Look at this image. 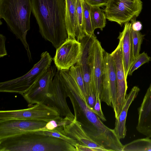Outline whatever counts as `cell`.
Wrapping results in <instances>:
<instances>
[{
	"mask_svg": "<svg viewBox=\"0 0 151 151\" xmlns=\"http://www.w3.org/2000/svg\"><path fill=\"white\" fill-rule=\"evenodd\" d=\"M63 127L65 134L76 140L78 143L88 146L95 151H109L93 140L75 119L69 124L63 126Z\"/></svg>",
	"mask_w": 151,
	"mask_h": 151,
	"instance_id": "obj_16",
	"label": "cell"
},
{
	"mask_svg": "<svg viewBox=\"0 0 151 151\" xmlns=\"http://www.w3.org/2000/svg\"><path fill=\"white\" fill-rule=\"evenodd\" d=\"M66 97L64 87L60 78V70H57L45 104L54 108L61 116L67 117L74 120V115L68 105Z\"/></svg>",
	"mask_w": 151,
	"mask_h": 151,
	"instance_id": "obj_11",
	"label": "cell"
},
{
	"mask_svg": "<svg viewBox=\"0 0 151 151\" xmlns=\"http://www.w3.org/2000/svg\"><path fill=\"white\" fill-rule=\"evenodd\" d=\"M0 151H76L62 139L30 131L0 139Z\"/></svg>",
	"mask_w": 151,
	"mask_h": 151,
	"instance_id": "obj_3",
	"label": "cell"
},
{
	"mask_svg": "<svg viewBox=\"0 0 151 151\" xmlns=\"http://www.w3.org/2000/svg\"><path fill=\"white\" fill-rule=\"evenodd\" d=\"M35 132L37 134L53 136L62 139L68 142L74 147L78 143L76 140L69 137L65 134L63 126L57 127L51 130H38Z\"/></svg>",
	"mask_w": 151,
	"mask_h": 151,
	"instance_id": "obj_24",
	"label": "cell"
},
{
	"mask_svg": "<svg viewBox=\"0 0 151 151\" xmlns=\"http://www.w3.org/2000/svg\"><path fill=\"white\" fill-rule=\"evenodd\" d=\"M32 8L31 0H0V18H3L24 45L29 61L32 60L26 40L30 28Z\"/></svg>",
	"mask_w": 151,
	"mask_h": 151,
	"instance_id": "obj_4",
	"label": "cell"
},
{
	"mask_svg": "<svg viewBox=\"0 0 151 151\" xmlns=\"http://www.w3.org/2000/svg\"><path fill=\"white\" fill-rule=\"evenodd\" d=\"M101 100L99 95L96 96V102L92 111L96 114L103 121L105 122L106 119L102 111Z\"/></svg>",
	"mask_w": 151,
	"mask_h": 151,
	"instance_id": "obj_30",
	"label": "cell"
},
{
	"mask_svg": "<svg viewBox=\"0 0 151 151\" xmlns=\"http://www.w3.org/2000/svg\"><path fill=\"white\" fill-rule=\"evenodd\" d=\"M81 54V43L68 39L56 49L53 60L57 70H68L78 62Z\"/></svg>",
	"mask_w": 151,
	"mask_h": 151,
	"instance_id": "obj_9",
	"label": "cell"
},
{
	"mask_svg": "<svg viewBox=\"0 0 151 151\" xmlns=\"http://www.w3.org/2000/svg\"><path fill=\"white\" fill-rule=\"evenodd\" d=\"M53 60L49 53H42L40 59L27 73L17 78L0 83V92L19 94L26 93L50 66Z\"/></svg>",
	"mask_w": 151,
	"mask_h": 151,
	"instance_id": "obj_5",
	"label": "cell"
},
{
	"mask_svg": "<svg viewBox=\"0 0 151 151\" xmlns=\"http://www.w3.org/2000/svg\"><path fill=\"white\" fill-rule=\"evenodd\" d=\"M73 120L67 117L63 118L60 116L56 119L49 121L44 128L39 130H52L57 127L68 124Z\"/></svg>",
	"mask_w": 151,
	"mask_h": 151,
	"instance_id": "obj_27",
	"label": "cell"
},
{
	"mask_svg": "<svg viewBox=\"0 0 151 151\" xmlns=\"http://www.w3.org/2000/svg\"><path fill=\"white\" fill-rule=\"evenodd\" d=\"M82 1V0H77L76 4L77 26L76 36L77 40L79 42L86 35Z\"/></svg>",
	"mask_w": 151,
	"mask_h": 151,
	"instance_id": "obj_23",
	"label": "cell"
},
{
	"mask_svg": "<svg viewBox=\"0 0 151 151\" xmlns=\"http://www.w3.org/2000/svg\"><path fill=\"white\" fill-rule=\"evenodd\" d=\"M93 30L99 28L101 30L105 27L106 19L105 13L99 6H91L90 12Z\"/></svg>",
	"mask_w": 151,
	"mask_h": 151,
	"instance_id": "obj_21",
	"label": "cell"
},
{
	"mask_svg": "<svg viewBox=\"0 0 151 151\" xmlns=\"http://www.w3.org/2000/svg\"><path fill=\"white\" fill-rule=\"evenodd\" d=\"M86 101L89 108L92 111L96 102V97L93 89H91Z\"/></svg>",
	"mask_w": 151,
	"mask_h": 151,
	"instance_id": "obj_31",
	"label": "cell"
},
{
	"mask_svg": "<svg viewBox=\"0 0 151 151\" xmlns=\"http://www.w3.org/2000/svg\"><path fill=\"white\" fill-rule=\"evenodd\" d=\"M82 5L86 35L92 36L95 35L93 30L90 15L91 6L82 0Z\"/></svg>",
	"mask_w": 151,
	"mask_h": 151,
	"instance_id": "obj_25",
	"label": "cell"
},
{
	"mask_svg": "<svg viewBox=\"0 0 151 151\" xmlns=\"http://www.w3.org/2000/svg\"><path fill=\"white\" fill-rule=\"evenodd\" d=\"M151 60V58L145 52L139 55L134 59L130 66L128 75L131 76L133 72L143 64L148 62Z\"/></svg>",
	"mask_w": 151,
	"mask_h": 151,
	"instance_id": "obj_28",
	"label": "cell"
},
{
	"mask_svg": "<svg viewBox=\"0 0 151 151\" xmlns=\"http://www.w3.org/2000/svg\"><path fill=\"white\" fill-rule=\"evenodd\" d=\"M138 112L137 130L147 137L151 138V83L138 109Z\"/></svg>",
	"mask_w": 151,
	"mask_h": 151,
	"instance_id": "obj_17",
	"label": "cell"
},
{
	"mask_svg": "<svg viewBox=\"0 0 151 151\" xmlns=\"http://www.w3.org/2000/svg\"><path fill=\"white\" fill-rule=\"evenodd\" d=\"M75 147L76 151H95L92 148L78 143H77Z\"/></svg>",
	"mask_w": 151,
	"mask_h": 151,
	"instance_id": "obj_35",
	"label": "cell"
},
{
	"mask_svg": "<svg viewBox=\"0 0 151 151\" xmlns=\"http://www.w3.org/2000/svg\"><path fill=\"white\" fill-rule=\"evenodd\" d=\"M100 42L96 38L93 44L91 84L96 97H101L103 71V50Z\"/></svg>",
	"mask_w": 151,
	"mask_h": 151,
	"instance_id": "obj_15",
	"label": "cell"
},
{
	"mask_svg": "<svg viewBox=\"0 0 151 151\" xmlns=\"http://www.w3.org/2000/svg\"><path fill=\"white\" fill-rule=\"evenodd\" d=\"M60 74L66 97L69 98L73 106L74 119L93 140L109 151H123L124 145L114 129L106 126L89 108L85 98L69 69L60 70Z\"/></svg>",
	"mask_w": 151,
	"mask_h": 151,
	"instance_id": "obj_1",
	"label": "cell"
},
{
	"mask_svg": "<svg viewBox=\"0 0 151 151\" xmlns=\"http://www.w3.org/2000/svg\"><path fill=\"white\" fill-rule=\"evenodd\" d=\"M139 91L137 86H134L127 95L125 100L118 117L116 118L115 132L120 139L125 137L127 132L126 121L128 109L130 105L137 96Z\"/></svg>",
	"mask_w": 151,
	"mask_h": 151,
	"instance_id": "obj_19",
	"label": "cell"
},
{
	"mask_svg": "<svg viewBox=\"0 0 151 151\" xmlns=\"http://www.w3.org/2000/svg\"><path fill=\"white\" fill-rule=\"evenodd\" d=\"M95 35H86L79 42L82 46V54L77 63L80 66L84 81L86 99L89 95L92 88L91 84V75L93 58V44Z\"/></svg>",
	"mask_w": 151,
	"mask_h": 151,
	"instance_id": "obj_14",
	"label": "cell"
},
{
	"mask_svg": "<svg viewBox=\"0 0 151 151\" xmlns=\"http://www.w3.org/2000/svg\"><path fill=\"white\" fill-rule=\"evenodd\" d=\"M91 6H106L109 0H83Z\"/></svg>",
	"mask_w": 151,
	"mask_h": 151,
	"instance_id": "obj_32",
	"label": "cell"
},
{
	"mask_svg": "<svg viewBox=\"0 0 151 151\" xmlns=\"http://www.w3.org/2000/svg\"><path fill=\"white\" fill-rule=\"evenodd\" d=\"M32 12L42 37L57 49L68 39L65 0H31Z\"/></svg>",
	"mask_w": 151,
	"mask_h": 151,
	"instance_id": "obj_2",
	"label": "cell"
},
{
	"mask_svg": "<svg viewBox=\"0 0 151 151\" xmlns=\"http://www.w3.org/2000/svg\"><path fill=\"white\" fill-rule=\"evenodd\" d=\"M132 29L131 23H126L123 30L120 32L118 38L121 43L123 64L126 78L130 67L134 60Z\"/></svg>",
	"mask_w": 151,
	"mask_h": 151,
	"instance_id": "obj_18",
	"label": "cell"
},
{
	"mask_svg": "<svg viewBox=\"0 0 151 151\" xmlns=\"http://www.w3.org/2000/svg\"><path fill=\"white\" fill-rule=\"evenodd\" d=\"M103 65L101 101L104 102L115 110L116 99V69L111 54L103 50Z\"/></svg>",
	"mask_w": 151,
	"mask_h": 151,
	"instance_id": "obj_8",
	"label": "cell"
},
{
	"mask_svg": "<svg viewBox=\"0 0 151 151\" xmlns=\"http://www.w3.org/2000/svg\"><path fill=\"white\" fill-rule=\"evenodd\" d=\"M132 32L133 44V56L134 60L140 54L141 46L145 35H142L140 31L133 30L132 28Z\"/></svg>",
	"mask_w": 151,
	"mask_h": 151,
	"instance_id": "obj_29",
	"label": "cell"
},
{
	"mask_svg": "<svg viewBox=\"0 0 151 151\" xmlns=\"http://www.w3.org/2000/svg\"><path fill=\"white\" fill-rule=\"evenodd\" d=\"M56 68L55 65L50 66L31 88L22 95L28 103L29 107L34 104H45Z\"/></svg>",
	"mask_w": 151,
	"mask_h": 151,
	"instance_id": "obj_10",
	"label": "cell"
},
{
	"mask_svg": "<svg viewBox=\"0 0 151 151\" xmlns=\"http://www.w3.org/2000/svg\"><path fill=\"white\" fill-rule=\"evenodd\" d=\"M69 70L71 74L77 83L86 98L84 81L80 66L76 63L75 65L72 66Z\"/></svg>",
	"mask_w": 151,
	"mask_h": 151,
	"instance_id": "obj_26",
	"label": "cell"
},
{
	"mask_svg": "<svg viewBox=\"0 0 151 151\" xmlns=\"http://www.w3.org/2000/svg\"><path fill=\"white\" fill-rule=\"evenodd\" d=\"M115 66L116 79V99L114 112L116 118L121 110L126 97L128 88L124 70L121 42L119 41L116 49L111 54Z\"/></svg>",
	"mask_w": 151,
	"mask_h": 151,
	"instance_id": "obj_12",
	"label": "cell"
},
{
	"mask_svg": "<svg viewBox=\"0 0 151 151\" xmlns=\"http://www.w3.org/2000/svg\"><path fill=\"white\" fill-rule=\"evenodd\" d=\"M77 0H65V24L68 39H76Z\"/></svg>",
	"mask_w": 151,
	"mask_h": 151,
	"instance_id": "obj_20",
	"label": "cell"
},
{
	"mask_svg": "<svg viewBox=\"0 0 151 151\" xmlns=\"http://www.w3.org/2000/svg\"><path fill=\"white\" fill-rule=\"evenodd\" d=\"M105 6L106 19L122 25L139 15L142 3L141 0H109Z\"/></svg>",
	"mask_w": 151,
	"mask_h": 151,
	"instance_id": "obj_6",
	"label": "cell"
},
{
	"mask_svg": "<svg viewBox=\"0 0 151 151\" xmlns=\"http://www.w3.org/2000/svg\"><path fill=\"white\" fill-rule=\"evenodd\" d=\"M130 21L132 29L135 31H140L142 28V25L140 22L136 21V18L132 19Z\"/></svg>",
	"mask_w": 151,
	"mask_h": 151,
	"instance_id": "obj_34",
	"label": "cell"
},
{
	"mask_svg": "<svg viewBox=\"0 0 151 151\" xmlns=\"http://www.w3.org/2000/svg\"><path fill=\"white\" fill-rule=\"evenodd\" d=\"M60 115L54 108L42 104L33 105L27 109L0 111V122L16 119L43 121L48 122Z\"/></svg>",
	"mask_w": 151,
	"mask_h": 151,
	"instance_id": "obj_7",
	"label": "cell"
},
{
	"mask_svg": "<svg viewBox=\"0 0 151 151\" xmlns=\"http://www.w3.org/2000/svg\"><path fill=\"white\" fill-rule=\"evenodd\" d=\"M47 122L29 119H16L0 122V139L43 128Z\"/></svg>",
	"mask_w": 151,
	"mask_h": 151,
	"instance_id": "obj_13",
	"label": "cell"
},
{
	"mask_svg": "<svg viewBox=\"0 0 151 151\" xmlns=\"http://www.w3.org/2000/svg\"><path fill=\"white\" fill-rule=\"evenodd\" d=\"M6 37L2 34L0 35V57H2L7 55L5 47Z\"/></svg>",
	"mask_w": 151,
	"mask_h": 151,
	"instance_id": "obj_33",
	"label": "cell"
},
{
	"mask_svg": "<svg viewBox=\"0 0 151 151\" xmlns=\"http://www.w3.org/2000/svg\"><path fill=\"white\" fill-rule=\"evenodd\" d=\"M151 151V139L146 137L134 140L124 145L123 151Z\"/></svg>",
	"mask_w": 151,
	"mask_h": 151,
	"instance_id": "obj_22",
	"label": "cell"
}]
</instances>
